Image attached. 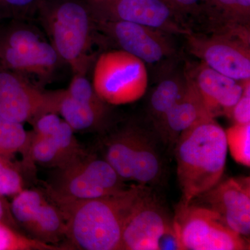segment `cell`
<instances>
[{
    "instance_id": "cell-1",
    "label": "cell",
    "mask_w": 250,
    "mask_h": 250,
    "mask_svg": "<svg viewBox=\"0 0 250 250\" xmlns=\"http://www.w3.org/2000/svg\"><path fill=\"white\" fill-rule=\"evenodd\" d=\"M149 188L137 184L108 196L56 202L65 220V236L79 250H121L125 222Z\"/></svg>"
},
{
    "instance_id": "cell-2",
    "label": "cell",
    "mask_w": 250,
    "mask_h": 250,
    "mask_svg": "<svg viewBox=\"0 0 250 250\" xmlns=\"http://www.w3.org/2000/svg\"><path fill=\"white\" fill-rule=\"evenodd\" d=\"M35 21L62 63L85 75L94 62V44L103 41L90 0H39Z\"/></svg>"
},
{
    "instance_id": "cell-3",
    "label": "cell",
    "mask_w": 250,
    "mask_h": 250,
    "mask_svg": "<svg viewBox=\"0 0 250 250\" xmlns=\"http://www.w3.org/2000/svg\"><path fill=\"white\" fill-rule=\"evenodd\" d=\"M181 204L188 205L221 181L226 166V134L213 118L192 125L175 143Z\"/></svg>"
},
{
    "instance_id": "cell-4",
    "label": "cell",
    "mask_w": 250,
    "mask_h": 250,
    "mask_svg": "<svg viewBox=\"0 0 250 250\" xmlns=\"http://www.w3.org/2000/svg\"><path fill=\"white\" fill-rule=\"evenodd\" d=\"M62 62L35 20L0 21V66L37 86L51 82Z\"/></svg>"
},
{
    "instance_id": "cell-5",
    "label": "cell",
    "mask_w": 250,
    "mask_h": 250,
    "mask_svg": "<svg viewBox=\"0 0 250 250\" xmlns=\"http://www.w3.org/2000/svg\"><path fill=\"white\" fill-rule=\"evenodd\" d=\"M104 159L125 182L154 185L160 182L163 164L153 136L134 125H127L106 140Z\"/></svg>"
},
{
    "instance_id": "cell-6",
    "label": "cell",
    "mask_w": 250,
    "mask_h": 250,
    "mask_svg": "<svg viewBox=\"0 0 250 250\" xmlns=\"http://www.w3.org/2000/svg\"><path fill=\"white\" fill-rule=\"evenodd\" d=\"M92 84L97 95L109 105L134 103L146 93V63L122 49L100 54L95 61Z\"/></svg>"
},
{
    "instance_id": "cell-7",
    "label": "cell",
    "mask_w": 250,
    "mask_h": 250,
    "mask_svg": "<svg viewBox=\"0 0 250 250\" xmlns=\"http://www.w3.org/2000/svg\"><path fill=\"white\" fill-rule=\"evenodd\" d=\"M60 168L58 181L51 192L55 202L98 198L128 188L107 161L96 156L81 153Z\"/></svg>"
},
{
    "instance_id": "cell-8",
    "label": "cell",
    "mask_w": 250,
    "mask_h": 250,
    "mask_svg": "<svg viewBox=\"0 0 250 250\" xmlns=\"http://www.w3.org/2000/svg\"><path fill=\"white\" fill-rule=\"evenodd\" d=\"M181 250H249V241L229 228L210 208L179 203L174 218Z\"/></svg>"
},
{
    "instance_id": "cell-9",
    "label": "cell",
    "mask_w": 250,
    "mask_h": 250,
    "mask_svg": "<svg viewBox=\"0 0 250 250\" xmlns=\"http://www.w3.org/2000/svg\"><path fill=\"white\" fill-rule=\"evenodd\" d=\"M121 250H180L174 220L149 188L125 222Z\"/></svg>"
},
{
    "instance_id": "cell-10",
    "label": "cell",
    "mask_w": 250,
    "mask_h": 250,
    "mask_svg": "<svg viewBox=\"0 0 250 250\" xmlns=\"http://www.w3.org/2000/svg\"><path fill=\"white\" fill-rule=\"evenodd\" d=\"M184 36L189 52L207 66L233 80H250V33L218 31L208 36L192 31Z\"/></svg>"
},
{
    "instance_id": "cell-11",
    "label": "cell",
    "mask_w": 250,
    "mask_h": 250,
    "mask_svg": "<svg viewBox=\"0 0 250 250\" xmlns=\"http://www.w3.org/2000/svg\"><path fill=\"white\" fill-rule=\"evenodd\" d=\"M98 19L126 21L170 35L190 34L185 21L163 0H90Z\"/></svg>"
},
{
    "instance_id": "cell-12",
    "label": "cell",
    "mask_w": 250,
    "mask_h": 250,
    "mask_svg": "<svg viewBox=\"0 0 250 250\" xmlns=\"http://www.w3.org/2000/svg\"><path fill=\"white\" fill-rule=\"evenodd\" d=\"M58 91L45 92L16 72L0 66V116L33 123L41 115L57 113Z\"/></svg>"
},
{
    "instance_id": "cell-13",
    "label": "cell",
    "mask_w": 250,
    "mask_h": 250,
    "mask_svg": "<svg viewBox=\"0 0 250 250\" xmlns=\"http://www.w3.org/2000/svg\"><path fill=\"white\" fill-rule=\"evenodd\" d=\"M102 38L113 41L124 50L145 63L154 64L174 53L170 34L126 21L97 18Z\"/></svg>"
},
{
    "instance_id": "cell-14",
    "label": "cell",
    "mask_w": 250,
    "mask_h": 250,
    "mask_svg": "<svg viewBox=\"0 0 250 250\" xmlns=\"http://www.w3.org/2000/svg\"><path fill=\"white\" fill-rule=\"evenodd\" d=\"M197 197L201 199L205 207L216 213L229 228L245 238H249L250 177H231L220 181Z\"/></svg>"
},
{
    "instance_id": "cell-15",
    "label": "cell",
    "mask_w": 250,
    "mask_h": 250,
    "mask_svg": "<svg viewBox=\"0 0 250 250\" xmlns=\"http://www.w3.org/2000/svg\"><path fill=\"white\" fill-rule=\"evenodd\" d=\"M185 73L213 118L222 114L230 116L233 106L243 95L244 81L233 80L203 62L186 70Z\"/></svg>"
},
{
    "instance_id": "cell-16",
    "label": "cell",
    "mask_w": 250,
    "mask_h": 250,
    "mask_svg": "<svg viewBox=\"0 0 250 250\" xmlns=\"http://www.w3.org/2000/svg\"><path fill=\"white\" fill-rule=\"evenodd\" d=\"M207 118L213 117L200 94L187 79V88L183 95L166 113L156 129L164 142L174 145L185 130Z\"/></svg>"
},
{
    "instance_id": "cell-17",
    "label": "cell",
    "mask_w": 250,
    "mask_h": 250,
    "mask_svg": "<svg viewBox=\"0 0 250 250\" xmlns=\"http://www.w3.org/2000/svg\"><path fill=\"white\" fill-rule=\"evenodd\" d=\"M108 105L103 100L79 101L67 95L65 90H62L58 91L56 112L74 131H91L101 127L106 123Z\"/></svg>"
},
{
    "instance_id": "cell-18",
    "label": "cell",
    "mask_w": 250,
    "mask_h": 250,
    "mask_svg": "<svg viewBox=\"0 0 250 250\" xmlns=\"http://www.w3.org/2000/svg\"><path fill=\"white\" fill-rule=\"evenodd\" d=\"M203 16L217 31L250 33V0H205Z\"/></svg>"
},
{
    "instance_id": "cell-19",
    "label": "cell",
    "mask_w": 250,
    "mask_h": 250,
    "mask_svg": "<svg viewBox=\"0 0 250 250\" xmlns=\"http://www.w3.org/2000/svg\"><path fill=\"white\" fill-rule=\"evenodd\" d=\"M187 85V75L175 73L159 82L151 95L149 113L155 126L181 98Z\"/></svg>"
},
{
    "instance_id": "cell-20",
    "label": "cell",
    "mask_w": 250,
    "mask_h": 250,
    "mask_svg": "<svg viewBox=\"0 0 250 250\" xmlns=\"http://www.w3.org/2000/svg\"><path fill=\"white\" fill-rule=\"evenodd\" d=\"M27 229L42 243H54L65 234V223L62 212L57 207L45 201Z\"/></svg>"
},
{
    "instance_id": "cell-21",
    "label": "cell",
    "mask_w": 250,
    "mask_h": 250,
    "mask_svg": "<svg viewBox=\"0 0 250 250\" xmlns=\"http://www.w3.org/2000/svg\"><path fill=\"white\" fill-rule=\"evenodd\" d=\"M31 138L22 124L0 116V157L5 159L25 150Z\"/></svg>"
},
{
    "instance_id": "cell-22",
    "label": "cell",
    "mask_w": 250,
    "mask_h": 250,
    "mask_svg": "<svg viewBox=\"0 0 250 250\" xmlns=\"http://www.w3.org/2000/svg\"><path fill=\"white\" fill-rule=\"evenodd\" d=\"M14 196L11 202V212L18 223L27 228L45 201V199L40 192L33 190H22Z\"/></svg>"
},
{
    "instance_id": "cell-23",
    "label": "cell",
    "mask_w": 250,
    "mask_h": 250,
    "mask_svg": "<svg viewBox=\"0 0 250 250\" xmlns=\"http://www.w3.org/2000/svg\"><path fill=\"white\" fill-rule=\"evenodd\" d=\"M228 147L234 160L250 166V123L235 124L225 131Z\"/></svg>"
},
{
    "instance_id": "cell-24",
    "label": "cell",
    "mask_w": 250,
    "mask_h": 250,
    "mask_svg": "<svg viewBox=\"0 0 250 250\" xmlns=\"http://www.w3.org/2000/svg\"><path fill=\"white\" fill-rule=\"evenodd\" d=\"M59 250V248L22 236L0 223V250Z\"/></svg>"
},
{
    "instance_id": "cell-25",
    "label": "cell",
    "mask_w": 250,
    "mask_h": 250,
    "mask_svg": "<svg viewBox=\"0 0 250 250\" xmlns=\"http://www.w3.org/2000/svg\"><path fill=\"white\" fill-rule=\"evenodd\" d=\"M74 131L71 126L62 120L59 127L50 137L60 153L62 158V166L60 167L80 154L78 145L74 136Z\"/></svg>"
},
{
    "instance_id": "cell-26",
    "label": "cell",
    "mask_w": 250,
    "mask_h": 250,
    "mask_svg": "<svg viewBox=\"0 0 250 250\" xmlns=\"http://www.w3.org/2000/svg\"><path fill=\"white\" fill-rule=\"evenodd\" d=\"M30 154L36 162L45 165L62 166V158L51 138L34 135L31 139Z\"/></svg>"
},
{
    "instance_id": "cell-27",
    "label": "cell",
    "mask_w": 250,
    "mask_h": 250,
    "mask_svg": "<svg viewBox=\"0 0 250 250\" xmlns=\"http://www.w3.org/2000/svg\"><path fill=\"white\" fill-rule=\"evenodd\" d=\"M39 0H0V21L10 19L35 20Z\"/></svg>"
},
{
    "instance_id": "cell-28",
    "label": "cell",
    "mask_w": 250,
    "mask_h": 250,
    "mask_svg": "<svg viewBox=\"0 0 250 250\" xmlns=\"http://www.w3.org/2000/svg\"><path fill=\"white\" fill-rule=\"evenodd\" d=\"M24 190L21 175L0 157V195H16Z\"/></svg>"
},
{
    "instance_id": "cell-29",
    "label": "cell",
    "mask_w": 250,
    "mask_h": 250,
    "mask_svg": "<svg viewBox=\"0 0 250 250\" xmlns=\"http://www.w3.org/2000/svg\"><path fill=\"white\" fill-rule=\"evenodd\" d=\"M184 20L188 16H203L205 0H163Z\"/></svg>"
},
{
    "instance_id": "cell-30",
    "label": "cell",
    "mask_w": 250,
    "mask_h": 250,
    "mask_svg": "<svg viewBox=\"0 0 250 250\" xmlns=\"http://www.w3.org/2000/svg\"><path fill=\"white\" fill-rule=\"evenodd\" d=\"M250 80L243 82L244 90L236 104L231 109L230 116L236 124L250 123Z\"/></svg>"
},
{
    "instance_id": "cell-31",
    "label": "cell",
    "mask_w": 250,
    "mask_h": 250,
    "mask_svg": "<svg viewBox=\"0 0 250 250\" xmlns=\"http://www.w3.org/2000/svg\"><path fill=\"white\" fill-rule=\"evenodd\" d=\"M62 121V119L57 113L41 115L32 123L34 125V135L41 137L50 138Z\"/></svg>"
},
{
    "instance_id": "cell-32",
    "label": "cell",
    "mask_w": 250,
    "mask_h": 250,
    "mask_svg": "<svg viewBox=\"0 0 250 250\" xmlns=\"http://www.w3.org/2000/svg\"><path fill=\"white\" fill-rule=\"evenodd\" d=\"M3 216H4V207H3L2 202L0 200V223Z\"/></svg>"
}]
</instances>
